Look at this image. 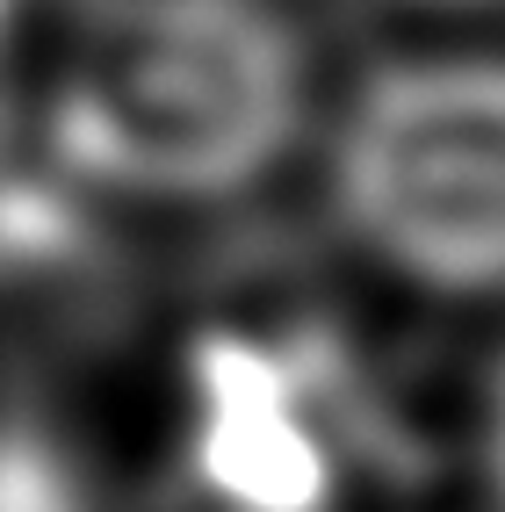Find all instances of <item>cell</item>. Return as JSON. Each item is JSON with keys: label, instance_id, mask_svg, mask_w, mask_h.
Returning a JSON list of instances; mask_svg holds the SVG:
<instances>
[{"label": "cell", "instance_id": "cell-1", "mask_svg": "<svg viewBox=\"0 0 505 512\" xmlns=\"http://www.w3.org/2000/svg\"><path fill=\"white\" fill-rule=\"evenodd\" d=\"M325 58L296 0H73L29 130L116 217H217L311 159Z\"/></svg>", "mask_w": 505, "mask_h": 512}, {"label": "cell", "instance_id": "cell-2", "mask_svg": "<svg viewBox=\"0 0 505 512\" xmlns=\"http://www.w3.org/2000/svg\"><path fill=\"white\" fill-rule=\"evenodd\" d=\"M325 238L433 311H505V51L404 44L325 94Z\"/></svg>", "mask_w": 505, "mask_h": 512}, {"label": "cell", "instance_id": "cell-3", "mask_svg": "<svg viewBox=\"0 0 505 512\" xmlns=\"http://www.w3.org/2000/svg\"><path fill=\"white\" fill-rule=\"evenodd\" d=\"M390 455V404L340 325L224 311L181 339L166 419L181 512H354Z\"/></svg>", "mask_w": 505, "mask_h": 512}, {"label": "cell", "instance_id": "cell-4", "mask_svg": "<svg viewBox=\"0 0 505 512\" xmlns=\"http://www.w3.org/2000/svg\"><path fill=\"white\" fill-rule=\"evenodd\" d=\"M123 217L73 188L22 138L0 145V332L29 347H94L123 318Z\"/></svg>", "mask_w": 505, "mask_h": 512}, {"label": "cell", "instance_id": "cell-5", "mask_svg": "<svg viewBox=\"0 0 505 512\" xmlns=\"http://www.w3.org/2000/svg\"><path fill=\"white\" fill-rule=\"evenodd\" d=\"M0 512H109L87 448L29 397H0Z\"/></svg>", "mask_w": 505, "mask_h": 512}, {"label": "cell", "instance_id": "cell-6", "mask_svg": "<svg viewBox=\"0 0 505 512\" xmlns=\"http://www.w3.org/2000/svg\"><path fill=\"white\" fill-rule=\"evenodd\" d=\"M469 476H477L484 512H505V339L477 383V404H469Z\"/></svg>", "mask_w": 505, "mask_h": 512}, {"label": "cell", "instance_id": "cell-7", "mask_svg": "<svg viewBox=\"0 0 505 512\" xmlns=\"http://www.w3.org/2000/svg\"><path fill=\"white\" fill-rule=\"evenodd\" d=\"M390 15H412V22H491L505 15V0H376Z\"/></svg>", "mask_w": 505, "mask_h": 512}, {"label": "cell", "instance_id": "cell-8", "mask_svg": "<svg viewBox=\"0 0 505 512\" xmlns=\"http://www.w3.org/2000/svg\"><path fill=\"white\" fill-rule=\"evenodd\" d=\"M29 8H37V15H44V8H73V0H29Z\"/></svg>", "mask_w": 505, "mask_h": 512}]
</instances>
